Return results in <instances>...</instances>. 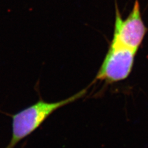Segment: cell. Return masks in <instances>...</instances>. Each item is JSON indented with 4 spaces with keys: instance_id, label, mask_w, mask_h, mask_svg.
I'll use <instances>...</instances> for the list:
<instances>
[{
    "instance_id": "obj_1",
    "label": "cell",
    "mask_w": 148,
    "mask_h": 148,
    "mask_svg": "<svg viewBox=\"0 0 148 148\" xmlns=\"http://www.w3.org/2000/svg\"><path fill=\"white\" fill-rule=\"evenodd\" d=\"M87 90V88L83 89L68 98L53 103L40 100L14 115L12 137L7 148H13L18 142L35 131L54 111L82 98Z\"/></svg>"
},
{
    "instance_id": "obj_2",
    "label": "cell",
    "mask_w": 148,
    "mask_h": 148,
    "mask_svg": "<svg viewBox=\"0 0 148 148\" xmlns=\"http://www.w3.org/2000/svg\"><path fill=\"white\" fill-rule=\"evenodd\" d=\"M147 32L143 21L140 3L136 0L132 11L123 19L115 3V21L113 38L111 43L137 51Z\"/></svg>"
},
{
    "instance_id": "obj_3",
    "label": "cell",
    "mask_w": 148,
    "mask_h": 148,
    "mask_svg": "<svg viewBox=\"0 0 148 148\" xmlns=\"http://www.w3.org/2000/svg\"><path fill=\"white\" fill-rule=\"evenodd\" d=\"M136 52L110 42L95 80L108 83L125 80L132 71Z\"/></svg>"
}]
</instances>
